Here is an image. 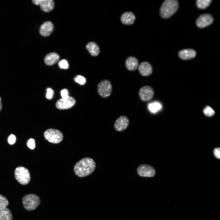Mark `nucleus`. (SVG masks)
<instances>
[{
	"label": "nucleus",
	"instance_id": "f8f14e48",
	"mask_svg": "<svg viewBox=\"0 0 220 220\" xmlns=\"http://www.w3.org/2000/svg\"><path fill=\"white\" fill-rule=\"evenodd\" d=\"M32 2L36 5H39L41 9L46 12H50L54 7V3L53 0H33Z\"/></svg>",
	"mask_w": 220,
	"mask_h": 220
},
{
	"label": "nucleus",
	"instance_id": "f03ea898",
	"mask_svg": "<svg viewBox=\"0 0 220 220\" xmlns=\"http://www.w3.org/2000/svg\"><path fill=\"white\" fill-rule=\"evenodd\" d=\"M178 3L176 0H166L162 3L160 8L161 16L163 18H168L173 15L177 10Z\"/></svg>",
	"mask_w": 220,
	"mask_h": 220
},
{
	"label": "nucleus",
	"instance_id": "20e7f679",
	"mask_svg": "<svg viewBox=\"0 0 220 220\" xmlns=\"http://www.w3.org/2000/svg\"><path fill=\"white\" fill-rule=\"evenodd\" d=\"M15 177L17 181L22 185L27 184L30 182L31 177L28 170L23 167H19L15 171Z\"/></svg>",
	"mask_w": 220,
	"mask_h": 220
},
{
	"label": "nucleus",
	"instance_id": "c756f323",
	"mask_svg": "<svg viewBox=\"0 0 220 220\" xmlns=\"http://www.w3.org/2000/svg\"><path fill=\"white\" fill-rule=\"evenodd\" d=\"M61 94L62 98H65L69 96H68V92L66 89L62 90L61 92Z\"/></svg>",
	"mask_w": 220,
	"mask_h": 220
},
{
	"label": "nucleus",
	"instance_id": "7c9ffc66",
	"mask_svg": "<svg viewBox=\"0 0 220 220\" xmlns=\"http://www.w3.org/2000/svg\"><path fill=\"white\" fill-rule=\"evenodd\" d=\"M213 153L217 159L220 158V148L219 147L216 148L214 149Z\"/></svg>",
	"mask_w": 220,
	"mask_h": 220
},
{
	"label": "nucleus",
	"instance_id": "cd10ccee",
	"mask_svg": "<svg viewBox=\"0 0 220 220\" xmlns=\"http://www.w3.org/2000/svg\"><path fill=\"white\" fill-rule=\"evenodd\" d=\"M16 140V137L15 135L13 134H11L8 138V142L10 145L14 144Z\"/></svg>",
	"mask_w": 220,
	"mask_h": 220
},
{
	"label": "nucleus",
	"instance_id": "aec40b11",
	"mask_svg": "<svg viewBox=\"0 0 220 220\" xmlns=\"http://www.w3.org/2000/svg\"><path fill=\"white\" fill-rule=\"evenodd\" d=\"M12 220V214L9 209L6 208L0 209V220Z\"/></svg>",
	"mask_w": 220,
	"mask_h": 220
},
{
	"label": "nucleus",
	"instance_id": "4be33fe9",
	"mask_svg": "<svg viewBox=\"0 0 220 220\" xmlns=\"http://www.w3.org/2000/svg\"><path fill=\"white\" fill-rule=\"evenodd\" d=\"M162 106L159 102H154L150 104L149 105L150 110L152 112H155L160 110Z\"/></svg>",
	"mask_w": 220,
	"mask_h": 220
},
{
	"label": "nucleus",
	"instance_id": "7ed1b4c3",
	"mask_svg": "<svg viewBox=\"0 0 220 220\" xmlns=\"http://www.w3.org/2000/svg\"><path fill=\"white\" fill-rule=\"evenodd\" d=\"M22 202L24 208L27 211H31L36 209L40 205L41 200L38 196L29 194L24 196Z\"/></svg>",
	"mask_w": 220,
	"mask_h": 220
},
{
	"label": "nucleus",
	"instance_id": "ddd939ff",
	"mask_svg": "<svg viewBox=\"0 0 220 220\" xmlns=\"http://www.w3.org/2000/svg\"><path fill=\"white\" fill-rule=\"evenodd\" d=\"M138 70L140 73L143 76H148L152 73L153 68L148 62L144 61L141 62L138 66Z\"/></svg>",
	"mask_w": 220,
	"mask_h": 220
},
{
	"label": "nucleus",
	"instance_id": "dca6fc26",
	"mask_svg": "<svg viewBox=\"0 0 220 220\" xmlns=\"http://www.w3.org/2000/svg\"><path fill=\"white\" fill-rule=\"evenodd\" d=\"M138 61L136 58L133 57H128L125 61V65L127 69L130 71H135L138 67Z\"/></svg>",
	"mask_w": 220,
	"mask_h": 220
},
{
	"label": "nucleus",
	"instance_id": "a211bd4d",
	"mask_svg": "<svg viewBox=\"0 0 220 220\" xmlns=\"http://www.w3.org/2000/svg\"><path fill=\"white\" fill-rule=\"evenodd\" d=\"M135 19L134 15L131 12H127L122 15L121 20L125 24L130 25L133 24Z\"/></svg>",
	"mask_w": 220,
	"mask_h": 220
},
{
	"label": "nucleus",
	"instance_id": "f3484780",
	"mask_svg": "<svg viewBox=\"0 0 220 220\" xmlns=\"http://www.w3.org/2000/svg\"><path fill=\"white\" fill-rule=\"evenodd\" d=\"M60 56L55 52L50 53L46 55L44 61L45 64L48 65H52L59 60Z\"/></svg>",
	"mask_w": 220,
	"mask_h": 220
},
{
	"label": "nucleus",
	"instance_id": "4468645a",
	"mask_svg": "<svg viewBox=\"0 0 220 220\" xmlns=\"http://www.w3.org/2000/svg\"><path fill=\"white\" fill-rule=\"evenodd\" d=\"M53 29L54 25L50 21H47L44 22L41 25L39 32L42 36L47 37L51 34Z\"/></svg>",
	"mask_w": 220,
	"mask_h": 220
},
{
	"label": "nucleus",
	"instance_id": "2f4dec72",
	"mask_svg": "<svg viewBox=\"0 0 220 220\" xmlns=\"http://www.w3.org/2000/svg\"><path fill=\"white\" fill-rule=\"evenodd\" d=\"M2 100L1 97L0 96V112L1 111L2 109Z\"/></svg>",
	"mask_w": 220,
	"mask_h": 220
},
{
	"label": "nucleus",
	"instance_id": "2eb2a0df",
	"mask_svg": "<svg viewBox=\"0 0 220 220\" xmlns=\"http://www.w3.org/2000/svg\"><path fill=\"white\" fill-rule=\"evenodd\" d=\"M196 55V52L192 49H185L180 51L179 57L182 59L188 60L194 58Z\"/></svg>",
	"mask_w": 220,
	"mask_h": 220
},
{
	"label": "nucleus",
	"instance_id": "b1692460",
	"mask_svg": "<svg viewBox=\"0 0 220 220\" xmlns=\"http://www.w3.org/2000/svg\"><path fill=\"white\" fill-rule=\"evenodd\" d=\"M74 81L81 85H84L86 82V79L81 75H77L74 78Z\"/></svg>",
	"mask_w": 220,
	"mask_h": 220
},
{
	"label": "nucleus",
	"instance_id": "f257e3e1",
	"mask_svg": "<svg viewBox=\"0 0 220 220\" xmlns=\"http://www.w3.org/2000/svg\"><path fill=\"white\" fill-rule=\"evenodd\" d=\"M95 167L96 163L94 160L89 157H85L75 164L74 170L77 176L83 177L91 174Z\"/></svg>",
	"mask_w": 220,
	"mask_h": 220
},
{
	"label": "nucleus",
	"instance_id": "a878e982",
	"mask_svg": "<svg viewBox=\"0 0 220 220\" xmlns=\"http://www.w3.org/2000/svg\"><path fill=\"white\" fill-rule=\"evenodd\" d=\"M58 66L61 69H67L69 68L68 61L65 59L61 60L58 63Z\"/></svg>",
	"mask_w": 220,
	"mask_h": 220
},
{
	"label": "nucleus",
	"instance_id": "423d86ee",
	"mask_svg": "<svg viewBox=\"0 0 220 220\" xmlns=\"http://www.w3.org/2000/svg\"><path fill=\"white\" fill-rule=\"evenodd\" d=\"M97 92L102 97L105 98L110 96L112 92V85L111 82L107 79L100 81L97 86Z\"/></svg>",
	"mask_w": 220,
	"mask_h": 220
},
{
	"label": "nucleus",
	"instance_id": "6e6552de",
	"mask_svg": "<svg viewBox=\"0 0 220 220\" xmlns=\"http://www.w3.org/2000/svg\"><path fill=\"white\" fill-rule=\"evenodd\" d=\"M137 172L138 174L141 177H152L156 174V170L150 165L142 164L138 167Z\"/></svg>",
	"mask_w": 220,
	"mask_h": 220
},
{
	"label": "nucleus",
	"instance_id": "6ab92c4d",
	"mask_svg": "<svg viewBox=\"0 0 220 220\" xmlns=\"http://www.w3.org/2000/svg\"><path fill=\"white\" fill-rule=\"evenodd\" d=\"M86 48L91 55L97 56L100 52L99 48L98 45L94 42H90L86 45Z\"/></svg>",
	"mask_w": 220,
	"mask_h": 220
},
{
	"label": "nucleus",
	"instance_id": "0eeeda50",
	"mask_svg": "<svg viewBox=\"0 0 220 220\" xmlns=\"http://www.w3.org/2000/svg\"><path fill=\"white\" fill-rule=\"evenodd\" d=\"M154 91L151 86L146 85L142 87L139 90L138 96L140 99L143 101L151 100L153 97Z\"/></svg>",
	"mask_w": 220,
	"mask_h": 220
},
{
	"label": "nucleus",
	"instance_id": "9d476101",
	"mask_svg": "<svg viewBox=\"0 0 220 220\" xmlns=\"http://www.w3.org/2000/svg\"><path fill=\"white\" fill-rule=\"evenodd\" d=\"M213 21V18L210 14H204L197 19L196 23L199 28H204L211 24Z\"/></svg>",
	"mask_w": 220,
	"mask_h": 220
},
{
	"label": "nucleus",
	"instance_id": "39448f33",
	"mask_svg": "<svg viewBox=\"0 0 220 220\" xmlns=\"http://www.w3.org/2000/svg\"><path fill=\"white\" fill-rule=\"evenodd\" d=\"M45 138L52 143L58 144L62 141L63 138L62 133L59 130L54 129H49L44 133Z\"/></svg>",
	"mask_w": 220,
	"mask_h": 220
},
{
	"label": "nucleus",
	"instance_id": "c85d7f7f",
	"mask_svg": "<svg viewBox=\"0 0 220 220\" xmlns=\"http://www.w3.org/2000/svg\"><path fill=\"white\" fill-rule=\"evenodd\" d=\"M53 94V91L50 88H48L47 89V93L46 94V97L48 99H51L52 98Z\"/></svg>",
	"mask_w": 220,
	"mask_h": 220
},
{
	"label": "nucleus",
	"instance_id": "1a4fd4ad",
	"mask_svg": "<svg viewBox=\"0 0 220 220\" xmlns=\"http://www.w3.org/2000/svg\"><path fill=\"white\" fill-rule=\"evenodd\" d=\"M75 102V100L74 97L68 96L66 98L58 100L56 103V106L60 109H68L73 106Z\"/></svg>",
	"mask_w": 220,
	"mask_h": 220
},
{
	"label": "nucleus",
	"instance_id": "bb28decb",
	"mask_svg": "<svg viewBox=\"0 0 220 220\" xmlns=\"http://www.w3.org/2000/svg\"><path fill=\"white\" fill-rule=\"evenodd\" d=\"M28 146L31 149H34L35 146V140L33 138H30L27 142Z\"/></svg>",
	"mask_w": 220,
	"mask_h": 220
},
{
	"label": "nucleus",
	"instance_id": "9b49d317",
	"mask_svg": "<svg viewBox=\"0 0 220 220\" xmlns=\"http://www.w3.org/2000/svg\"><path fill=\"white\" fill-rule=\"evenodd\" d=\"M129 124V120L128 118L125 116H122L115 121L114 127L116 131L121 132L127 129Z\"/></svg>",
	"mask_w": 220,
	"mask_h": 220
},
{
	"label": "nucleus",
	"instance_id": "412c9836",
	"mask_svg": "<svg viewBox=\"0 0 220 220\" xmlns=\"http://www.w3.org/2000/svg\"><path fill=\"white\" fill-rule=\"evenodd\" d=\"M211 0H198L196 1L197 6L201 9H204L210 5Z\"/></svg>",
	"mask_w": 220,
	"mask_h": 220
},
{
	"label": "nucleus",
	"instance_id": "393cba45",
	"mask_svg": "<svg viewBox=\"0 0 220 220\" xmlns=\"http://www.w3.org/2000/svg\"><path fill=\"white\" fill-rule=\"evenodd\" d=\"M205 115L207 117H210L213 116L215 112L212 108L209 106H206L203 110Z\"/></svg>",
	"mask_w": 220,
	"mask_h": 220
},
{
	"label": "nucleus",
	"instance_id": "5701e85b",
	"mask_svg": "<svg viewBox=\"0 0 220 220\" xmlns=\"http://www.w3.org/2000/svg\"><path fill=\"white\" fill-rule=\"evenodd\" d=\"M9 202L6 197L0 194V209L6 208Z\"/></svg>",
	"mask_w": 220,
	"mask_h": 220
}]
</instances>
